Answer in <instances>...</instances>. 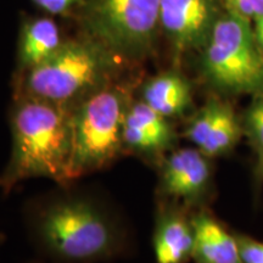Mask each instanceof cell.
<instances>
[{
	"label": "cell",
	"mask_w": 263,
	"mask_h": 263,
	"mask_svg": "<svg viewBox=\"0 0 263 263\" xmlns=\"http://www.w3.org/2000/svg\"><path fill=\"white\" fill-rule=\"evenodd\" d=\"M222 12L219 0H161L160 29L183 55L202 48Z\"/></svg>",
	"instance_id": "cell-7"
},
{
	"label": "cell",
	"mask_w": 263,
	"mask_h": 263,
	"mask_svg": "<svg viewBox=\"0 0 263 263\" xmlns=\"http://www.w3.org/2000/svg\"><path fill=\"white\" fill-rule=\"evenodd\" d=\"M251 24H252V31H254L256 42H257L259 48L263 50V16L255 18Z\"/></svg>",
	"instance_id": "cell-19"
},
{
	"label": "cell",
	"mask_w": 263,
	"mask_h": 263,
	"mask_svg": "<svg viewBox=\"0 0 263 263\" xmlns=\"http://www.w3.org/2000/svg\"><path fill=\"white\" fill-rule=\"evenodd\" d=\"M242 132L234 108L221 99L211 98L190 118L184 137L203 155L215 159L232 150Z\"/></svg>",
	"instance_id": "cell-9"
},
{
	"label": "cell",
	"mask_w": 263,
	"mask_h": 263,
	"mask_svg": "<svg viewBox=\"0 0 263 263\" xmlns=\"http://www.w3.org/2000/svg\"><path fill=\"white\" fill-rule=\"evenodd\" d=\"M11 155L0 174V188L8 194L29 178H48L70 185L72 177V126L70 108L16 94L9 111Z\"/></svg>",
	"instance_id": "cell-2"
},
{
	"label": "cell",
	"mask_w": 263,
	"mask_h": 263,
	"mask_svg": "<svg viewBox=\"0 0 263 263\" xmlns=\"http://www.w3.org/2000/svg\"><path fill=\"white\" fill-rule=\"evenodd\" d=\"M32 2L48 14L61 15L73 9L74 6L82 5L83 0H32Z\"/></svg>",
	"instance_id": "cell-18"
},
{
	"label": "cell",
	"mask_w": 263,
	"mask_h": 263,
	"mask_svg": "<svg viewBox=\"0 0 263 263\" xmlns=\"http://www.w3.org/2000/svg\"><path fill=\"white\" fill-rule=\"evenodd\" d=\"M132 101L129 87L115 81L70 108L73 179L105 168L124 154L123 127Z\"/></svg>",
	"instance_id": "cell-4"
},
{
	"label": "cell",
	"mask_w": 263,
	"mask_h": 263,
	"mask_svg": "<svg viewBox=\"0 0 263 263\" xmlns=\"http://www.w3.org/2000/svg\"><path fill=\"white\" fill-rule=\"evenodd\" d=\"M121 61L122 58L89 35L65 41L48 60L21 74L17 94L71 108L116 81Z\"/></svg>",
	"instance_id": "cell-3"
},
{
	"label": "cell",
	"mask_w": 263,
	"mask_h": 263,
	"mask_svg": "<svg viewBox=\"0 0 263 263\" xmlns=\"http://www.w3.org/2000/svg\"><path fill=\"white\" fill-rule=\"evenodd\" d=\"M177 137L170 118L140 100L132 101L123 127V153L141 159H163Z\"/></svg>",
	"instance_id": "cell-10"
},
{
	"label": "cell",
	"mask_w": 263,
	"mask_h": 263,
	"mask_svg": "<svg viewBox=\"0 0 263 263\" xmlns=\"http://www.w3.org/2000/svg\"><path fill=\"white\" fill-rule=\"evenodd\" d=\"M242 129L258 157V163L263 161V95L254 97L244 116Z\"/></svg>",
	"instance_id": "cell-15"
},
{
	"label": "cell",
	"mask_w": 263,
	"mask_h": 263,
	"mask_svg": "<svg viewBox=\"0 0 263 263\" xmlns=\"http://www.w3.org/2000/svg\"><path fill=\"white\" fill-rule=\"evenodd\" d=\"M60 186L26 209L39 251L58 263L105 262L126 254L129 236L114 207L94 193Z\"/></svg>",
	"instance_id": "cell-1"
},
{
	"label": "cell",
	"mask_w": 263,
	"mask_h": 263,
	"mask_svg": "<svg viewBox=\"0 0 263 263\" xmlns=\"http://www.w3.org/2000/svg\"><path fill=\"white\" fill-rule=\"evenodd\" d=\"M210 160L195 146L170 151L161 160V194L188 203L201 201L211 184Z\"/></svg>",
	"instance_id": "cell-8"
},
{
	"label": "cell",
	"mask_w": 263,
	"mask_h": 263,
	"mask_svg": "<svg viewBox=\"0 0 263 263\" xmlns=\"http://www.w3.org/2000/svg\"><path fill=\"white\" fill-rule=\"evenodd\" d=\"M259 170H261V172H262V174H263V161L261 163H259Z\"/></svg>",
	"instance_id": "cell-20"
},
{
	"label": "cell",
	"mask_w": 263,
	"mask_h": 263,
	"mask_svg": "<svg viewBox=\"0 0 263 263\" xmlns=\"http://www.w3.org/2000/svg\"><path fill=\"white\" fill-rule=\"evenodd\" d=\"M64 42L60 29L52 20L38 17L26 21L20 31L17 43V73L24 74L48 60Z\"/></svg>",
	"instance_id": "cell-14"
},
{
	"label": "cell",
	"mask_w": 263,
	"mask_h": 263,
	"mask_svg": "<svg viewBox=\"0 0 263 263\" xmlns=\"http://www.w3.org/2000/svg\"><path fill=\"white\" fill-rule=\"evenodd\" d=\"M161 0H83L87 35L123 60L151 54L160 31Z\"/></svg>",
	"instance_id": "cell-6"
},
{
	"label": "cell",
	"mask_w": 263,
	"mask_h": 263,
	"mask_svg": "<svg viewBox=\"0 0 263 263\" xmlns=\"http://www.w3.org/2000/svg\"><path fill=\"white\" fill-rule=\"evenodd\" d=\"M242 263H263V241L245 235H236Z\"/></svg>",
	"instance_id": "cell-17"
},
{
	"label": "cell",
	"mask_w": 263,
	"mask_h": 263,
	"mask_svg": "<svg viewBox=\"0 0 263 263\" xmlns=\"http://www.w3.org/2000/svg\"><path fill=\"white\" fill-rule=\"evenodd\" d=\"M140 100L163 117L182 116L192 107L193 88L188 78L178 71H166L141 85Z\"/></svg>",
	"instance_id": "cell-13"
},
{
	"label": "cell",
	"mask_w": 263,
	"mask_h": 263,
	"mask_svg": "<svg viewBox=\"0 0 263 263\" xmlns=\"http://www.w3.org/2000/svg\"><path fill=\"white\" fill-rule=\"evenodd\" d=\"M156 263H188L193 259L194 228L192 217L177 209H162L154 230Z\"/></svg>",
	"instance_id": "cell-11"
},
{
	"label": "cell",
	"mask_w": 263,
	"mask_h": 263,
	"mask_svg": "<svg viewBox=\"0 0 263 263\" xmlns=\"http://www.w3.org/2000/svg\"><path fill=\"white\" fill-rule=\"evenodd\" d=\"M199 51L200 72L216 91L263 95V50L249 20L223 10Z\"/></svg>",
	"instance_id": "cell-5"
},
{
	"label": "cell",
	"mask_w": 263,
	"mask_h": 263,
	"mask_svg": "<svg viewBox=\"0 0 263 263\" xmlns=\"http://www.w3.org/2000/svg\"><path fill=\"white\" fill-rule=\"evenodd\" d=\"M195 263H242L236 235L229 233L207 211L192 217Z\"/></svg>",
	"instance_id": "cell-12"
},
{
	"label": "cell",
	"mask_w": 263,
	"mask_h": 263,
	"mask_svg": "<svg viewBox=\"0 0 263 263\" xmlns=\"http://www.w3.org/2000/svg\"><path fill=\"white\" fill-rule=\"evenodd\" d=\"M224 11L232 12L250 22L263 16V0H219Z\"/></svg>",
	"instance_id": "cell-16"
}]
</instances>
